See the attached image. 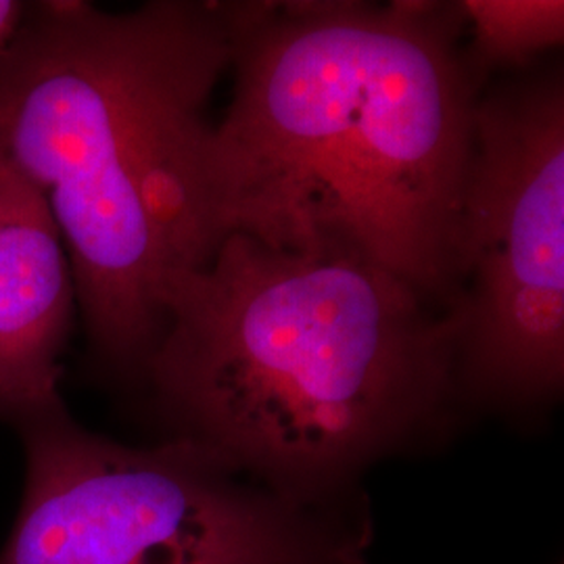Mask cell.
<instances>
[{"mask_svg": "<svg viewBox=\"0 0 564 564\" xmlns=\"http://www.w3.org/2000/svg\"><path fill=\"white\" fill-rule=\"evenodd\" d=\"M456 2H270L209 141L224 237L341 247L447 312L479 88Z\"/></svg>", "mask_w": 564, "mask_h": 564, "instance_id": "1", "label": "cell"}, {"mask_svg": "<svg viewBox=\"0 0 564 564\" xmlns=\"http://www.w3.org/2000/svg\"><path fill=\"white\" fill-rule=\"evenodd\" d=\"M270 2H39L0 55V172L48 205L95 354L126 379L220 247L207 105Z\"/></svg>", "mask_w": 564, "mask_h": 564, "instance_id": "2", "label": "cell"}, {"mask_svg": "<svg viewBox=\"0 0 564 564\" xmlns=\"http://www.w3.org/2000/svg\"><path fill=\"white\" fill-rule=\"evenodd\" d=\"M141 381L167 437L291 498L345 500L456 400V328L358 251L228 232L170 293Z\"/></svg>", "mask_w": 564, "mask_h": 564, "instance_id": "3", "label": "cell"}, {"mask_svg": "<svg viewBox=\"0 0 564 564\" xmlns=\"http://www.w3.org/2000/svg\"><path fill=\"white\" fill-rule=\"evenodd\" d=\"M25 485L0 564H364L370 523L354 498L310 502L202 445H126L63 400L7 423Z\"/></svg>", "mask_w": 564, "mask_h": 564, "instance_id": "4", "label": "cell"}, {"mask_svg": "<svg viewBox=\"0 0 564 564\" xmlns=\"http://www.w3.org/2000/svg\"><path fill=\"white\" fill-rule=\"evenodd\" d=\"M458 395L554 400L564 381V80L561 67L481 93L460 272L447 307Z\"/></svg>", "mask_w": 564, "mask_h": 564, "instance_id": "5", "label": "cell"}, {"mask_svg": "<svg viewBox=\"0 0 564 564\" xmlns=\"http://www.w3.org/2000/svg\"><path fill=\"white\" fill-rule=\"evenodd\" d=\"M76 282L41 193L0 172V423L57 402Z\"/></svg>", "mask_w": 564, "mask_h": 564, "instance_id": "6", "label": "cell"}, {"mask_svg": "<svg viewBox=\"0 0 564 564\" xmlns=\"http://www.w3.org/2000/svg\"><path fill=\"white\" fill-rule=\"evenodd\" d=\"M470 41L460 44L470 80L484 90L489 74L523 67L564 39L561 0H464L456 2Z\"/></svg>", "mask_w": 564, "mask_h": 564, "instance_id": "7", "label": "cell"}, {"mask_svg": "<svg viewBox=\"0 0 564 564\" xmlns=\"http://www.w3.org/2000/svg\"><path fill=\"white\" fill-rule=\"evenodd\" d=\"M25 15V4L13 0H0V55L13 41L20 30L21 20Z\"/></svg>", "mask_w": 564, "mask_h": 564, "instance_id": "8", "label": "cell"}]
</instances>
